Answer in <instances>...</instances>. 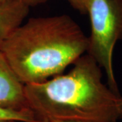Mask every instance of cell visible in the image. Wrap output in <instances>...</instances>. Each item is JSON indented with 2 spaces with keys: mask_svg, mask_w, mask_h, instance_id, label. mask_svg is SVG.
Returning a JSON list of instances; mask_svg holds the SVG:
<instances>
[{
  "mask_svg": "<svg viewBox=\"0 0 122 122\" xmlns=\"http://www.w3.org/2000/svg\"><path fill=\"white\" fill-rule=\"evenodd\" d=\"M66 74L41 83L25 84L31 109L47 122H117L122 119V96L102 81V69L83 54Z\"/></svg>",
  "mask_w": 122,
  "mask_h": 122,
  "instance_id": "cell-1",
  "label": "cell"
},
{
  "mask_svg": "<svg viewBox=\"0 0 122 122\" xmlns=\"http://www.w3.org/2000/svg\"><path fill=\"white\" fill-rule=\"evenodd\" d=\"M88 37L66 14L31 18L18 26L0 48L24 84L62 74L87 52Z\"/></svg>",
  "mask_w": 122,
  "mask_h": 122,
  "instance_id": "cell-2",
  "label": "cell"
},
{
  "mask_svg": "<svg viewBox=\"0 0 122 122\" xmlns=\"http://www.w3.org/2000/svg\"><path fill=\"white\" fill-rule=\"evenodd\" d=\"M91 33L87 54L105 71L107 85L119 92L113 65L114 48L122 39V0H87Z\"/></svg>",
  "mask_w": 122,
  "mask_h": 122,
  "instance_id": "cell-3",
  "label": "cell"
},
{
  "mask_svg": "<svg viewBox=\"0 0 122 122\" xmlns=\"http://www.w3.org/2000/svg\"><path fill=\"white\" fill-rule=\"evenodd\" d=\"M0 108L18 111L30 109L25 95V84L18 78L1 51Z\"/></svg>",
  "mask_w": 122,
  "mask_h": 122,
  "instance_id": "cell-4",
  "label": "cell"
},
{
  "mask_svg": "<svg viewBox=\"0 0 122 122\" xmlns=\"http://www.w3.org/2000/svg\"><path fill=\"white\" fill-rule=\"evenodd\" d=\"M29 9L22 0H8L0 4V48L12 31L23 22Z\"/></svg>",
  "mask_w": 122,
  "mask_h": 122,
  "instance_id": "cell-5",
  "label": "cell"
},
{
  "mask_svg": "<svg viewBox=\"0 0 122 122\" xmlns=\"http://www.w3.org/2000/svg\"><path fill=\"white\" fill-rule=\"evenodd\" d=\"M17 121L25 122H47L33 109L10 110L0 108V122Z\"/></svg>",
  "mask_w": 122,
  "mask_h": 122,
  "instance_id": "cell-6",
  "label": "cell"
},
{
  "mask_svg": "<svg viewBox=\"0 0 122 122\" xmlns=\"http://www.w3.org/2000/svg\"><path fill=\"white\" fill-rule=\"evenodd\" d=\"M69 4L81 14H87V0H66Z\"/></svg>",
  "mask_w": 122,
  "mask_h": 122,
  "instance_id": "cell-7",
  "label": "cell"
},
{
  "mask_svg": "<svg viewBox=\"0 0 122 122\" xmlns=\"http://www.w3.org/2000/svg\"><path fill=\"white\" fill-rule=\"evenodd\" d=\"M22 1L29 7L37 6L39 5L45 4L48 1V0H22Z\"/></svg>",
  "mask_w": 122,
  "mask_h": 122,
  "instance_id": "cell-8",
  "label": "cell"
},
{
  "mask_svg": "<svg viewBox=\"0 0 122 122\" xmlns=\"http://www.w3.org/2000/svg\"><path fill=\"white\" fill-rule=\"evenodd\" d=\"M48 122H87V121H58V120H52Z\"/></svg>",
  "mask_w": 122,
  "mask_h": 122,
  "instance_id": "cell-9",
  "label": "cell"
},
{
  "mask_svg": "<svg viewBox=\"0 0 122 122\" xmlns=\"http://www.w3.org/2000/svg\"><path fill=\"white\" fill-rule=\"evenodd\" d=\"M8 1V0H0V4H3L4 2H5V1Z\"/></svg>",
  "mask_w": 122,
  "mask_h": 122,
  "instance_id": "cell-10",
  "label": "cell"
},
{
  "mask_svg": "<svg viewBox=\"0 0 122 122\" xmlns=\"http://www.w3.org/2000/svg\"><path fill=\"white\" fill-rule=\"evenodd\" d=\"M17 122V121H8V122Z\"/></svg>",
  "mask_w": 122,
  "mask_h": 122,
  "instance_id": "cell-11",
  "label": "cell"
}]
</instances>
